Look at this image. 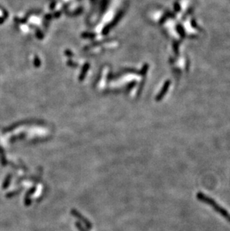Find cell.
<instances>
[{
  "mask_svg": "<svg viewBox=\"0 0 230 231\" xmlns=\"http://www.w3.org/2000/svg\"><path fill=\"white\" fill-rule=\"evenodd\" d=\"M71 212H72V214H73V215H74L75 217H76V218H79V219H80L81 221H83V222L85 224V225L87 226V227H88V228H91V227H91V223H90L89 221H88V220H87L86 218H84V217L82 216V215H81V214L79 213V212H78V211H76V209H73V210L71 211Z\"/></svg>",
  "mask_w": 230,
  "mask_h": 231,
  "instance_id": "obj_1",
  "label": "cell"
},
{
  "mask_svg": "<svg viewBox=\"0 0 230 231\" xmlns=\"http://www.w3.org/2000/svg\"><path fill=\"white\" fill-rule=\"evenodd\" d=\"M76 227H77V228L79 229V230L80 231H87L85 228H84V227H82V226L79 223H78V222L76 223Z\"/></svg>",
  "mask_w": 230,
  "mask_h": 231,
  "instance_id": "obj_2",
  "label": "cell"
}]
</instances>
